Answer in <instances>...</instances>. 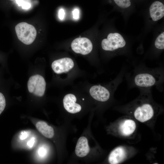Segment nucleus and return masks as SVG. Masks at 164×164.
I'll return each mask as SVG.
<instances>
[{"label":"nucleus","instance_id":"nucleus-7","mask_svg":"<svg viewBox=\"0 0 164 164\" xmlns=\"http://www.w3.org/2000/svg\"><path fill=\"white\" fill-rule=\"evenodd\" d=\"M29 92L39 97H42L44 94L46 87V82L42 76L36 74L31 76L27 83Z\"/></svg>","mask_w":164,"mask_h":164},{"label":"nucleus","instance_id":"nucleus-6","mask_svg":"<svg viewBox=\"0 0 164 164\" xmlns=\"http://www.w3.org/2000/svg\"><path fill=\"white\" fill-rule=\"evenodd\" d=\"M126 42L122 36L118 33H110L107 39H103L101 42V47L104 50L114 51L124 47Z\"/></svg>","mask_w":164,"mask_h":164},{"label":"nucleus","instance_id":"nucleus-9","mask_svg":"<svg viewBox=\"0 0 164 164\" xmlns=\"http://www.w3.org/2000/svg\"><path fill=\"white\" fill-rule=\"evenodd\" d=\"M74 66V62L71 58L65 57L53 61L51 67L55 73L60 74L69 71Z\"/></svg>","mask_w":164,"mask_h":164},{"label":"nucleus","instance_id":"nucleus-4","mask_svg":"<svg viewBox=\"0 0 164 164\" xmlns=\"http://www.w3.org/2000/svg\"><path fill=\"white\" fill-rule=\"evenodd\" d=\"M138 150L135 147L128 145H121L114 148L109 154L108 162L110 164L121 163L136 155Z\"/></svg>","mask_w":164,"mask_h":164},{"label":"nucleus","instance_id":"nucleus-5","mask_svg":"<svg viewBox=\"0 0 164 164\" xmlns=\"http://www.w3.org/2000/svg\"><path fill=\"white\" fill-rule=\"evenodd\" d=\"M16 33L18 39L26 45L31 44L35 39L36 31L32 25L22 22L15 26Z\"/></svg>","mask_w":164,"mask_h":164},{"label":"nucleus","instance_id":"nucleus-17","mask_svg":"<svg viewBox=\"0 0 164 164\" xmlns=\"http://www.w3.org/2000/svg\"><path fill=\"white\" fill-rule=\"evenodd\" d=\"M6 105V101L3 94L0 92V114L4 111Z\"/></svg>","mask_w":164,"mask_h":164},{"label":"nucleus","instance_id":"nucleus-21","mask_svg":"<svg viewBox=\"0 0 164 164\" xmlns=\"http://www.w3.org/2000/svg\"><path fill=\"white\" fill-rule=\"evenodd\" d=\"M34 142V138H32L27 143V145L30 147H32L33 145Z\"/></svg>","mask_w":164,"mask_h":164},{"label":"nucleus","instance_id":"nucleus-8","mask_svg":"<svg viewBox=\"0 0 164 164\" xmlns=\"http://www.w3.org/2000/svg\"><path fill=\"white\" fill-rule=\"evenodd\" d=\"M71 47L75 53L85 55L92 51L93 45L88 39L85 37H79L75 39L72 41Z\"/></svg>","mask_w":164,"mask_h":164},{"label":"nucleus","instance_id":"nucleus-11","mask_svg":"<svg viewBox=\"0 0 164 164\" xmlns=\"http://www.w3.org/2000/svg\"><path fill=\"white\" fill-rule=\"evenodd\" d=\"M150 16L154 21H157L164 15V5L159 1H155L151 5L149 8Z\"/></svg>","mask_w":164,"mask_h":164},{"label":"nucleus","instance_id":"nucleus-14","mask_svg":"<svg viewBox=\"0 0 164 164\" xmlns=\"http://www.w3.org/2000/svg\"><path fill=\"white\" fill-rule=\"evenodd\" d=\"M155 45L156 48L159 50L164 49V32L160 34L156 39Z\"/></svg>","mask_w":164,"mask_h":164},{"label":"nucleus","instance_id":"nucleus-19","mask_svg":"<svg viewBox=\"0 0 164 164\" xmlns=\"http://www.w3.org/2000/svg\"><path fill=\"white\" fill-rule=\"evenodd\" d=\"M65 12L64 9H60L59 12L58 16L59 19L61 20H63L64 18Z\"/></svg>","mask_w":164,"mask_h":164},{"label":"nucleus","instance_id":"nucleus-10","mask_svg":"<svg viewBox=\"0 0 164 164\" xmlns=\"http://www.w3.org/2000/svg\"><path fill=\"white\" fill-rule=\"evenodd\" d=\"M77 98L74 95L68 94L66 95L63 100L64 107L68 112L75 114L79 112L81 109V105L76 103Z\"/></svg>","mask_w":164,"mask_h":164},{"label":"nucleus","instance_id":"nucleus-15","mask_svg":"<svg viewBox=\"0 0 164 164\" xmlns=\"http://www.w3.org/2000/svg\"><path fill=\"white\" fill-rule=\"evenodd\" d=\"M115 4L119 7L126 9L131 5V0H113Z\"/></svg>","mask_w":164,"mask_h":164},{"label":"nucleus","instance_id":"nucleus-23","mask_svg":"<svg viewBox=\"0 0 164 164\" xmlns=\"http://www.w3.org/2000/svg\"><path fill=\"white\" fill-rule=\"evenodd\" d=\"M11 0V1H13V0Z\"/></svg>","mask_w":164,"mask_h":164},{"label":"nucleus","instance_id":"nucleus-13","mask_svg":"<svg viewBox=\"0 0 164 164\" xmlns=\"http://www.w3.org/2000/svg\"><path fill=\"white\" fill-rule=\"evenodd\" d=\"M36 126L39 131L46 138H51L53 137L54 131L53 128L45 122L39 121L36 123Z\"/></svg>","mask_w":164,"mask_h":164},{"label":"nucleus","instance_id":"nucleus-20","mask_svg":"<svg viewBox=\"0 0 164 164\" xmlns=\"http://www.w3.org/2000/svg\"><path fill=\"white\" fill-rule=\"evenodd\" d=\"M45 150L43 148H40L39 149L38 153L39 155L43 156L45 154Z\"/></svg>","mask_w":164,"mask_h":164},{"label":"nucleus","instance_id":"nucleus-3","mask_svg":"<svg viewBox=\"0 0 164 164\" xmlns=\"http://www.w3.org/2000/svg\"><path fill=\"white\" fill-rule=\"evenodd\" d=\"M137 121L132 117L125 115L111 123L107 128L108 133L125 139H133L138 130Z\"/></svg>","mask_w":164,"mask_h":164},{"label":"nucleus","instance_id":"nucleus-2","mask_svg":"<svg viewBox=\"0 0 164 164\" xmlns=\"http://www.w3.org/2000/svg\"><path fill=\"white\" fill-rule=\"evenodd\" d=\"M126 78L131 88L140 89L155 86L161 91L164 81L163 70L162 67L151 68L139 64L127 75Z\"/></svg>","mask_w":164,"mask_h":164},{"label":"nucleus","instance_id":"nucleus-22","mask_svg":"<svg viewBox=\"0 0 164 164\" xmlns=\"http://www.w3.org/2000/svg\"><path fill=\"white\" fill-rule=\"evenodd\" d=\"M27 137V134L25 132L23 133L22 134V135L21 136L20 138L22 140L25 139Z\"/></svg>","mask_w":164,"mask_h":164},{"label":"nucleus","instance_id":"nucleus-12","mask_svg":"<svg viewBox=\"0 0 164 164\" xmlns=\"http://www.w3.org/2000/svg\"><path fill=\"white\" fill-rule=\"evenodd\" d=\"M90 152V148L87 138L84 136L80 137L77 142L75 152L79 157H83L86 156Z\"/></svg>","mask_w":164,"mask_h":164},{"label":"nucleus","instance_id":"nucleus-1","mask_svg":"<svg viewBox=\"0 0 164 164\" xmlns=\"http://www.w3.org/2000/svg\"><path fill=\"white\" fill-rule=\"evenodd\" d=\"M140 91L135 99L126 104L116 106L115 109L153 130L158 117L163 112V107L154 100L151 88Z\"/></svg>","mask_w":164,"mask_h":164},{"label":"nucleus","instance_id":"nucleus-18","mask_svg":"<svg viewBox=\"0 0 164 164\" xmlns=\"http://www.w3.org/2000/svg\"><path fill=\"white\" fill-rule=\"evenodd\" d=\"M73 18L76 20L79 19L80 12L79 10L77 8L74 9L72 12Z\"/></svg>","mask_w":164,"mask_h":164},{"label":"nucleus","instance_id":"nucleus-16","mask_svg":"<svg viewBox=\"0 0 164 164\" xmlns=\"http://www.w3.org/2000/svg\"><path fill=\"white\" fill-rule=\"evenodd\" d=\"M16 1L18 5L21 6L23 9H28L31 7V3L29 2L24 0H16Z\"/></svg>","mask_w":164,"mask_h":164}]
</instances>
